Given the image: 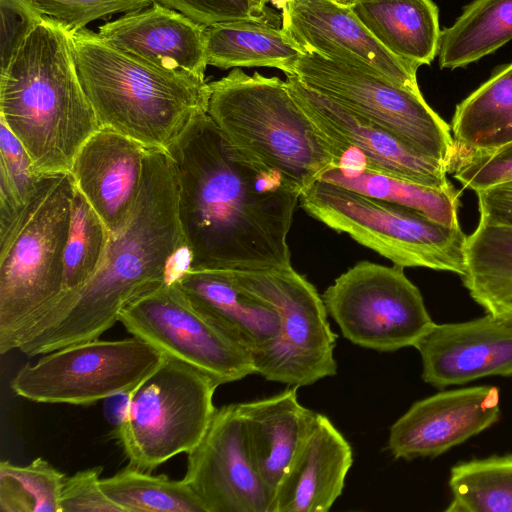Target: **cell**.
Returning a JSON list of instances; mask_svg holds the SVG:
<instances>
[{
  "label": "cell",
  "instance_id": "6da1fadb",
  "mask_svg": "<svg viewBox=\"0 0 512 512\" xmlns=\"http://www.w3.org/2000/svg\"><path fill=\"white\" fill-rule=\"evenodd\" d=\"M189 271L291 265L287 235L300 195L235 149L207 112L167 148Z\"/></svg>",
  "mask_w": 512,
  "mask_h": 512
},
{
  "label": "cell",
  "instance_id": "7a4b0ae2",
  "mask_svg": "<svg viewBox=\"0 0 512 512\" xmlns=\"http://www.w3.org/2000/svg\"><path fill=\"white\" fill-rule=\"evenodd\" d=\"M188 260L171 159L166 150L146 149L138 197L125 223L110 233L96 272L80 288L61 294L18 350L32 357L98 339L131 302L177 279Z\"/></svg>",
  "mask_w": 512,
  "mask_h": 512
},
{
  "label": "cell",
  "instance_id": "3957f363",
  "mask_svg": "<svg viewBox=\"0 0 512 512\" xmlns=\"http://www.w3.org/2000/svg\"><path fill=\"white\" fill-rule=\"evenodd\" d=\"M0 120L39 175L70 172L100 129L77 73L72 32L56 20L44 16L35 24L1 70Z\"/></svg>",
  "mask_w": 512,
  "mask_h": 512
},
{
  "label": "cell",
  "instance_id": "277c9868",
  "mask_svg": "<svg viewBox=\"0 0 512 512\" xmlns=\"http://www.w3.org/2000/svg\"><path fill=\"white\" fill-rule=\"evenodd\" d=\"M83 90L100 127L147 149L167 150L199 112H207L205 79L154 68L86 27L72 33Z\"/></svg>",
  "mask_w": 512,
  "mask_h": 512
},
{
  "label": "cell",
  "instance_id": "5b68a950",
  "mask_svg": "<svg viewBox=\"0 0 512 512\" xmlns=\"http://www.w3.org/2000/svg\"><path fill=\"white\" fill-rule=\"evenodd\" d=\"M208 84L207 113L226 140L300 196L334 166L324 138L279 77L233 68Z\"/></svg>",
  "mask_w": 512,
  "mask_h": 512
},
{
  "label": "cell",
  "instance_id": "8992f818",
  "mask_svg": "<svg viewBox=\"0 0 512 512\" xmlns=\"http://www.w3.org/2000/svg\"><path fill=\"white\" fill-rule=\"evenodd\" d=\"M75 183L41 175L19 214L0 227V353L15 350L63 292L64 252Z\"/></svg>",
  "mask_w": 512,
  "mask_h": 512
},
{
  "label": "cell",
  "instance_id": "52a82bcc",
  "mask_svg": "<svg viewBox=\"0 0 512 512\" xmlns=\"http://www.w3.org/2000/svg\"><path fill=\"white\" fill-rule=\"evenodd\" d=\"M299 200L307 214L394 265L465 273L467 236L460 225L447 226L414 209L320 179Z\"/></svg>",
  "mask_w": 512,
  "mask_h": 512
},
{
  "label": "cell",
  "instance_id": "ba28073f",
  "mask_svg": "<svg viewBox=\"0 0 512 512\" xmlns=\"http://www.w3.org/2000/svg\"><path fill=\"white\" fill-rule=\"evenodd\" d=\"M221 384L180 360L165 356L133 390L125 423L113 430L130 467L150 472L194 449L216 412Z\"/></svg>",
  "mask_w": 512,
  "mask_h": 512
},
{
  "label": "cell",
  "instance_id": "9c48e42d",
  "mask_svg": "<svg viewBox=\"0 0 512 512\" xmlns=\"http://www.w3.org/2000/svg\"><path fill=\"white\" fill-rule=\"evenodd\" d=\"M238 287L271 305L280 318L274 344L253 358L256 374L291 387L335 376L337 334L331 329L322 296L292 266L222 271Z\"/></svg>",
  "mask_w": 512,
  "mask_h": 512
},
{
  "label": "cell",
  "instance_id": "30bf717a",
  "mask_svg": "<svg viewBox=\"0 0 512 512\" xmlns=\"http://www.w3.org/2000/svg\"><path fill=\"white\" fill-rule=\"evenodd\" d=\"M294 75L308 88L386 129L449 168L456 145L450 126L415 92L359 63L302 52Z\"/></svg>",
  "mask_w": 512,
  "mask_h": 512
},
{
  "label": "cell",
  "instance_id": "8fae6325",
  "mask_svg": "<svg viewBox=\"0 0 512 512\" xmlns=\"http://www.w3.org/2000/svg\"><path fill=\"white\" fill-rule=\"evenodd\" d=\"M322 298L344 338L379 352L414 347L434 324L420 290L397 265L360 261Z\"/></svg>",
  "mask_w": 512,
  "mask_h": 512
},
{
  "label": "cell",
  "instance_id": "7c38bea8",
  "mask_svg": "<svg viewBox=\"0 0 512 512\" xmlns=\"http://www.w3.org/2000/svg\"><path fill=\"white\" fill-rule=\"evenodd\" d=\"M164 358L133 335L120 340L98 338L65 346L27 363L10 386L17 396L37 403L92 405L136 387Z\"/></svg>",
  "mask_w": 512,
  "mask_h": 512
},
{
  "label": "cell",
  "instance_id": "4fadbf2b",
  "mask_svg": "<svg viewBox=\"0 0 512 512\" xmlns=\"http://www.w3.org/2000/svg\"><path fill=\"white\" fill-rule=\"evenodd\" d=\"M119 322L165 356L221 385L256 374L252 356L194 308L175 282H165L125 307Z\"/></svg>",
  "mask_w": 512,
  "mask_h": 512
},
{
  "label": "cell",
  "instance_id": "5bb4252c",
  "mask_svg": "<svg viewBox=\"0 0 512 512\" xmlns=\"http://www.w3.org/2000/svg\"><path fill=\"white\" fill-rule=\"evenodd\" d=\"M285 82L324 138L334 166L364 169L432 188L452 186L443 162L415 151L376 123L308 88L296 75H286Z\"/></svg>",
  "mask_w": 512,
  "mask_h": 512
},
{
  "label": "cell",
  "instance_id": "9a60e30c",
  "mask_svg": "<svg viewBox=\"0 0 512 512\" xmlns=\"http://www.w3.org/2000/svg\"><path fill=\"white\" fill-rule=\"evenodd\" d=\"M187 454L183 479L207 512H270L273 493L252 464L237 403L216 410L204 437Z\"/></svg>",
  "mask_w": 512,
  "mask_h": 512
},
{
  "label": "cell",
  "instance_id": "2e32d148",
  "mask_svg": "<svg viewBox=\"0 0 512 512\" xmlns=\"http://www.w3.org/2000/svg\"><path fill=\"white\" fill-rule=\"evenodd\" d=\"M500 417L498 387L443 390L416 401L392 424L387 448L395 459L434 458L482 433Z\"/></svg>",
  "mask_w": 512,
  "mask_h": 512
},
{
  "label": "cell",
  "instance_id": "e0dca14e",
  "mask_svg": "<svg viewBox=\"0 0 512 512\" xmlns=\"http://www.w3.org/2000/svg\"><path fill=\"white\" fill-rule=\"evenodd\" d=\"M282 28L302 52L359 63L390 81L421 92L418 67L390 53L335 0H292L282 10Z\"/></svg>",
  "mask_w": 512,
  "mask_h": 512
},
{
  "label": "cell",
  "instance_id": "ac0fdd59",
  "mask_svg": "<svg viewBox=\"0 0 512 512\" xmlns=\"http://www.w3.org/2000/svg\"><path fill=\"white\" fill-rule=\"evenodd\" d=\"M414 348L421 377L443 390L492 376H512V320L485 314L473 320L433 326Z\"/></svg>",
  "mask_w": 512,
  "mask_h": 512
},
{
  "label": "cell",
  "instance_id": "d6986e66",
  "mask_svg": "<svg viewBox=\"0 0 512 512\" xmlns=\"http://www.w3.org/2000/svg\"><path fill=\"white\" fill-rule=\"evenodd\" d=\"M113 47L160 70L205 79L206 26L157 2L97 32Z\"/></svg>",
  "mask_w": 512,
  "mask_h": 512
},
{
  "label": "cell",
  "instance_id": "ffe728a7",
  "mask_svg": "<svg viewBox=\"0 0 512 512\" xmlns=\"http://www.w3.org/2000/svg\"><path fill=\"white\" fill-rule=\"evenodd\" d=\"M353 464L350 443L323 414L314 413L273 496L270 512H328Z\"/></svg>",
  "mask_w": 512,
  "mask_h": 512
},
{
  "label": "cell",
  "instance_id": "44dd1931",
  "mask_svg": "<svg viewBox=\"0 0 512 512\" xmlns=\"http://www.w3.org/2000/svg\"><path fill=\"white\" fill-rule=\"evenodd\" d=\"M146 149L112 129L100 127L74 158L70 173L75 186L110 233L125 223L135 204Z\"/></svg>",
  "mask_w": 512,
  "mask_h": 512
},
{
  "label": "cell",
  "instance_id": "7402d4cb",
  "mask_svg": "<svg viewBox=\"0 0 512 512\" xmlns=\"http://www.w3.org/2000/svg\"><path fill=\"white\" fill-rule=\"evenodd\" d=\"M173 282L194 308L252 358L276 341L277 311L238 287L224 272L186 270Z\"/></svg>",
  "mask_w": 512,
  "mask_h": 512
},
{
  "label": "cell",
  "instance_id": "603a6c76",
  "mask_svg": "<svg viewBox=\"0 0 512 512\" xmlns=\"http://www.w3.org/2000/svg\"><path fill=\"white\" fill-rule=\"evenodd\" d=\"M237 405L252 464L274 496L315 412L300 404L297 387Z\"/></svg>",
  "mask_w": 512,
  "mask_h": 512
},
{
  "label": "cell",
  "instance_id": "cb8c5ba5",
  "mask_svg": "<svg viewBox=\"0 0 512 512\" xmlns=\"http://www.w3.org/2000/svg\"><path fill=\"white\" fill-rule=\"evenodd\" d=\"M347 6L398 58L419 67L437 56L441 30L432 0H347Z\"/></svg>",
  "mask_w": 512,
  "mask_h": 512
},
{
  "label": "cell",
  "instance_id": "d4e9b609",
  "mask_svg": "<svg viewBox=\"0 0 512 512\" xmlns=\"http://www.w3.org/2000/svg\"><path fill=\"white\" fill-rule=\"evenodd\" d=\"M302 51L273 20H238L206 27L207 64L227 70L271 67L294 73Z\"/></svg>",
  "mask_w": 512,
  "mask_h": 512
},
{
  "label": "cell",
  "instance_id": "484cf974",
  "mask_svg": "<svg viewBox=\"0 0 512 512\" xmlns=\"http://www.w3.org/2000/svg\"><path fill=\"white\" fill-rule=\"evenodd\" d=\"M461 278L485 313L512 320V228L479 220L467 236Z\"/></svg>",
  "mask_w": 512,
  "mask_h": 512
},
{
  "label": "cell",
  "instance_id": "4316f807",
  "mask_svg": "<svg viewBox=\"0 0 512 512\" xmlns=\"http://www.w3.org/2000/svg\"><path fill=\"white\" fill-rule=\"evenodd\" d=\"M451 130L457 147L491 149L512 141V63L461 101Z\"/></svg>",
  "mask_w": 512,
  "mask_h": 512
},
{
  "label": "cell",
  "instance_id": "83f0119b",
  "mask_svg": "<svg viewBox=\"0 0 512 512\" xmlns=\"http://www.w3.org/2000/svg\"><path fill=\"white\" fill-rule=\"evenodd\" d=\"M512 39V0H474L440 33L439 66L453 70L493 53Z\"/></svg>",
  "mask_w": 512,
  "mask_h": 512
},
{
  "label": "cell",
  "instance_id": "f1b7e54d",
  "mask_svg": "<svg viewBox=\"0 0 512 512\" xmlns=\"http://www.w3.org/2000/svg\"><path fill=\"white\" fill-rule=\"evenodd\" d=\"M320 180L360 194L414 209L447 226H457L460 191L432 188L364 169L330 167Z\"/></svg>",
  "mask_w": 512,
  "mask_h": 512
},
{
  "label": "cell",
  "instance_id": "f546056e",
  "mask_svg": "<svg viewBox=\"0 0 512 512\" xmlns=\"http://www.w3.org/2000/svg\"><path fill=\"white\" fill-rule=\"evenodd\" d=\"M448 485L446 512H512V454L458 462Z\"/></svg>",
  "mask_w": 512,
  "mask_h": 512
},
{
  "label": "cell",
  "instance_id": "4dcf8cb0",
  "mask_svg": "<svg viewBox=\"0 0 512 512\" xmlns=\"http://www.w3.org/2000/svg\"><path fill=\"white\" fill-rule=\"evenodd\" d=\"M100 486L121 512H207L184 479L172 480L127 466L100 479Z\"/></svg>",
  "mask_w": 512,
  "mask_h": 512
},
{
  "label": "cell",
  "instance_id": "1f68e13d",
  "mask_svg": "<svg viewBox=\"0 0 512 512\" xmlns=\"http://www.w3.org/2000/svg\"><path fill=\"white\" fill-rule=\"evenodd\" d=\"M66 475L38 457L26 466L0 463L1 512H62Z\"/></svg>",
  "mask_w": 512,
  "mask_h": 512
},
{
  "label": "cell",
  "instance_id": "d6a6232c",
  "mask_svg": "<svg viewBox=\"0 0 512 512\" xmlns=\"http://www.w3.org/2000/svg\"><path fill=\"white\" fill-rule=\"evenodd\" d=\"M109 237L105 223L75 186L64 252L62 294L80 288L93 276L102 261Z\"/></svg>",
  "mask_w": 512,
  "mask_h": 512
},
{
  "label": "cell",
  "instance_id": "836d02e7",
  "mask_svg": "<svg viewBox=\"0 0 512 512\" xmlns=\"http://www.w3.org/2000/svg\"><path fill=\"white\" fill-rule=\"evenodd\" d=\"M0 227L9 224L32 196L41 175L25 148L0 120Z\"/></svg>",
  "mask_w": 512,
  "mask_h": 512
},
{
  "label": "cell",
  "instance_id": "e575fe53",
  "mask_svg": "<svg viewBox=\"0 0 512 512\" xmlns=\"http://www.w3.org/2000/svg\"><path fill=\"white\" fill-rule=\"evenodd\" d=\"M463 188L478 191L512 180V141L491 149L456 146L449 173Z\"/></svg>",
  "mask_w": 512,
  "mask_h": 512
},
{
  "label": "cell",
  "instance_id": "d590c367",
  "mask_svg": "<svg viewBox=\"0 0 512 512\" xmlns=\"http://www.w3.org/2000/svg\"><path fill=\"white\" fill-rule=\"evenodd\" d=\"M44 16L50 17L70 32L86 27L92 21L118 13L147 8L153 0H30Z\"/></svg>",
  "mask_w": 512,
  "mask_h": 512
},
{
  "label": "cell",
  "instance_id": "8d00e7d4",
  "mask_svg": "<svg viewBox=\"0 0 512 512\" xmlns=\"http://www.w3.org/2000/svg\"><path fill=\"white\" fill-rule=\"evenodd\" d=\"M206 27L238 20H266L272 12L256 0H153Z\"/></svg>",
  "mask_w": 512,
  "mask_h": 512
},
{
  "label": "cell",
  "instance_id": "74e56055",
  "mask_svg": "<svg viewBox=\"0 0 512 512\" xmlns=\"http://www.w3.org/2000/svg\"><path fill=\"white\" fill-rule=\"evenodd\" d=\"M102 470L101 466L93 467L66 478L61 495L62 512H121L101 489Z\"/></svg>",
  "mask_w": 512,
  "mask_h": 512
},
{
  "label": "cell",
  "instance_id": "f35d334b",
  "mask_svg": "<svg viewBox=\"0 0 512 512\" xmlns=\"http://www.w3.org/2000/svg\"><path fill=\"white\" fill-rule=\"evenodd\" d=\"M1 70L31 28L43 17L30 0H0Z\"/></svg>",
  "mask_w": 512,
  "mask_h": 512
},
{
  "label": "cell",
  "instance_id": "ab89813d",
  "mask_svg": "<svg viewBox=\"0 0 512 512\" xmlns=\"http://www.w3.org/2000/svg\"><path fill=\"white\" fill-rule=\"evenodd\" d=\"M480 221L512 228V180L476 191Z\"/></svg>",
  "mask_w": 512,
  "mask_h": 512
},
{
  "label": "cell",
  "instance_id": "60d3db41",
  "mask_svg": "<svg viewBox=\"0 0 512 512\" xmlns=\"http://www.w3.org/2000/svg\"><path fill=\"white\" fill-rule=\"evenodd\" d=\"M134 388L113 393L102 400L104 418L114 430L127 419Z\"/></svg>",
  "mask_w": 512,
  "mask_h": 512
},
{
  "label": "cell",
  "instance_id": "b9f144b4",
  "mask_svg": "<svg viewBox=\"0 0 512 512\" xmlns=\"http://www.w3.org/2000/svg\"><path fill=\"white\" fill-rule=\"evenodd\" d=\"M292 0H262V2L267 5L268 3H271L274 7L277 9H280L281 11L287 6V4Z\"/></svg>",
  "mask_w": 512,
  "mask_h": 512
},
{
  "label": "cell",
  "instance_id": "7bdbcfd3",
  "mask_svg": "<svg viewBox=\"0 0 512 512\" xmlns=\"http://www.w3.org/2000/svg\"><path fill=\"white\" fill-rule=\"evenodd\" d=\"M339 2L340 4L347 5V0H335Z\"/></svg>",
  "mask_w": 512,
  "mask_h": 512
},
{
  "label": "cell",
  "instance_id": "ee69618b",
  "mask_svg": "<svg viewBox=\"0 0 512 512\" xmlns=\"http://www.w3.org/2000/svg\"><path fill=\"white\" fill-rule=\"evenodd\" d=\"M256 1H257L259 4H261L262 6L267 7V5H265V4L262 2V0H256Z\"/></svg>",
  "mask_w": 512,
  "mask_h": 512
}]
</instances>
